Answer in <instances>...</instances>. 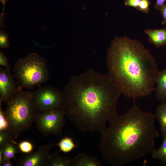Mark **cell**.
Segmentation results:
<instances>
[{"mask_svg":"<svg viewBox=\"0 0 166 166\" xmlns=\"http://www.w3.org/2000/svg\"><path fill=\"white\" fill-rule=\"evenodd\" d=\"M149 41L157 47L166 45V26L159 29H148L144 31Z\"/></svg>","mask_w":166,"mask_h":166,"instance_id":"10","label":"cell"},{"mask_svg":"<svg viewBox=\"0 0 166 166\" xmlns=\"http://www.w3.org/2000/svg\"><path fill=\"white\" fill-rule=\"evenodd\" d=\"M14 77L10 69L0 68V102H6L14 97L18 90Z\"/></svg>","mask_w":166,"mask_h":166,"instance_id":"9","label":"cell"},{"mask_svg":"<svg viewBox=\"0 0 166 166\" xmlns=\"http://www.w3.org/2000/svg\"><path fill=\"white\" fill-rule=\"evenodd\" d=\"M14 76L18 87L33 89L46 82L49 73L45 58L36 53L18 59L13 68Z\"/></svg>","mask_w":166,"mask_h":166,"instance_id":"5","label":"cell"},{"mask_svg":"<svg viewBox=\"0 0 166 166\" xmlns=\"http://www.w3.org/2000/svg\"><path fill=\"white\" fill-rule=\"evenodd\" d=\"M17 144L19 151L24 154L31 152L34 149L33 144L28 140H24Z\"/></svg>","mask_w":166,"mask_h":166,"instance_id":"18","label":"cell"},{"mask_svg":"<svg viewBox=\"0 0 166 166\" xmlns=\"http://www.w3.org/2000/svg\"><path fill=\"white\" fill-rule=\"evenodd\" d=\"M155 96L158 100L166 101V68L159 71L156 81Z\"/></svg>","mask_w":166,"mask_h":166,"instance_id":"11","label":"cell"},{"mask_svg":"<svg viewBox=\"0 0 166 166\" xmlns=\"http://www.w3.org/2000/svg\"><path fill=\"white\" fill-rule=\"evenodd\" d=\"M12 162H11L10 160H6L3 162L1 166H13Z\"/></svg>","mask_w":166,"mask_h":166,"instance_id":"27","label":"cell"},{"mask_svg":"<svg viewBox=\"0 0 166 166\" xmlns=\"http://www.w3.org/2000/svg\"><path fill=\"white\" fill-rule=\"evenodd\" d=\"M57 145L59 147L60 151L64 153L70 152L76 146L72 139L68 137L62 138L58 142Z\"/></svg>","mask_w":166,"mask_h":166,"instance_id":"17","label":"cell"},{"mask_svg":"<svg viewBox=\"0 0 166 166\" xmlns=\"http://www.w3.org/2000/svg\"><path fill=\"white\" fill-rule=\"evenodd\" d=\"M18 88L17 93L6 102L4 111L9 130L15 138L29 129L34 122L36 114L32 102L33 92Z\"/></svg>","mask_w":166,"mask_h":166,"instance_id":"4","label":"cell"},{"mask_svg":"<svg viewBox=\"0 0 166 166\" xmlns=\"http://www.w3.org/2000/svg\"><path fill=\"white\" fill-rule=\"evenodd\" d=\"M53 145L47 144L39 147L36 150L24 154L17 160L18 166H48L50 151Z\"/></svg>","mask_w":166,"mask_h":166,"instance_id":"8","label":"cell"},{"mask_svg":"<svg viewBox=\"0 0 166 166\" xmlns=\"http://www.w3.org/2000/svg\"><path fill=\"white\" fill-rule=\"evenodd\" d=\"M12 137L9 130L0 131V148H4L11 142Z\"/></svg>","mask_w":166,"mask_h":166,"instance_id":"19","label":"cell"},{"mask_svg":"<svg viewBox=\"0 0 166 166\" xmlns=\"http://www.w3.org/2000/svg\"><path fill=\"white\" fill-rule=\"evenodd\" d=\"M106 64L109 73L124 96L134 100L155 90L157 65L139 41L116 37L107 49Z\"/></svg>","mask_w":166,"mask_h":166,"instance_id":"3","label":"cell"},{"mask_svg":"<svg viewBox=\"0 0 166 166\" xmlns=\"http://www.w3.org/2000/svg\"><path fill=\"white\" fill-rule=\"evenodd\" d=\"M155 115L160 124L163 137L166 135V101L162 102L157 106Z\"/></svg>","mask_w":166,"mask_h":166,"instance_id":"13","label":"cell"},{"mask_svg":"<svg viewBox=\"0 0 166 166\" xmlns=\"http://www.w3.org/2000/svg\"><path fill=\"white\" fill-rule=\"evenodd\" d=\"M62 92L65 116L82 132L101 133L118 115L122 92L110 75L89 69L71 77Z\"/></svg>","mask_w":166,"mask_h":166,"instance_id":"1","label":"cell"},{"mask_svg":"<svg viewBox=\"0 0 166 166\" xmlns=\"http://www.w3.org/2000/svg\"><path fill=\"white\" fill-rule=\"evenodd\" d=\"M141 0H125L124 5L127 6L132 7L138 10Z\"/></svg>","mask_w":166,"mask_h":166,"instance_id":"24","label":"cell"},{"mask_svg":"<svg viewBox=\"0 0 166 166\" xmlns=\"http://www.w3.org/2000/svg\"><path fill=\"white\" fill-rule=\"evenodd\" d=\"M32 102L36 113L53 111L64 106L62 92L49 85L40 87L33 92Z\"/></svg>","mask_w":166,"mask_h":166,"instance_id":"6","label":"cell"},{"mask_svg":"<svg viewBox=\"0 0 166 166\" xmlns=\"http://www.w3.org/2000/svg\"><path fill=\"white\" fill-rule=\"evenodd\" d=\"M150 4L149 0H141L137 10L148 14Z\"/></svg>","mask_w":166,"mask_h":166,"instance_id":"22","label":"cell"},{"mask_svg":"<svg viewBox=\"0 0 166 166\" xmlns=\"http://www.w3.org/2000/svg\"><path fill=\"white\" fill-rule=\"evenodd\" d=\"M10 44L9 41V35L4 30L0 31V47L6 49L9 47Z\"/></svg>","mask_w":166,"mask_h":166,"instance_id":"21","label":"cell"},{"mask_svg":"<svg viewBox=\"0 0 166 166\" xmlns=\"http://www.w3.org/2000/svg\"><path fill=\"white\" fill-rule=\"evenodd\" d=\"M72 160L57 152L50 153L48 166H71Z\"/></svg>","mask_w":166,"mask_h":166,"instance_id":"14","label":"cell"},{"mask_svg":"<svg viewBox=\"0 0 166 166\" xmlns=\"http://www.w3.org/2000/svg\"><path fill=\"white\" fill-rule=\"evenodd\" d=\"M159 10L163 18L162 24L165 25L166 26V3L163 4Z\"/></svg>","mask_w":166,"mask_h":166,"instance_id":"25","label":"cell"},{"mask_svg":"<svg viewBox=\"0 0 166 166\" xmlns=\"http://www.w3.org/2000/svg\"><path fill=\"white\" fill-rule=\"evenodd\" d=\"M97 158L83 153H79L73 158L71 166H101Z\"/></svg>","mask_w":166,"mask_h":166,"instance_id":"12","label":"cell"},{"mask_svg":"<svg viewBox=\"0 0 166 166\" xmlns=\"http://www.w3.org/2000/svg\"><path fill=\"white\" fill-rule=\"evenodd\" d=\"M0 65L10 69L9 61L4 53L1 50L0 51Z\"/></svg>","mask_w":166,"mask_h":166,"instance_id":"23","label":"cell"},{"mask_svg":"<svg viewBox=\"0 0 166 166\" xmlns=\"http://www.w3.org/2000/svg\"><path fill=\"white\" fill-rule=\"evenodd\" d=\"M163 141L160 147L152 154L153 158L157 159L162 165L166 166V135L163 136Z\"/></svg>","mask_w":166,"mask_h":166,"instance_id":"16","label":"cell"},{"mask_svg":"<svg viewBox=\"0 0 166 166\" xmlns=\"http://www.w3.org/2000/svg\"><path fill=\"white\" fill-rule=\"evenodd\" d=\"M166 0H156L155 5L154 6V9L159 10L162 6Z\"/></svg>","mask_w":166,"mask_h":166,"instance_id":"26","label":"cell"},{"mask_svg":"<svg viewBox=\"0 0 166 166\" xmlns=\"http://www.w3.org/2000/svg\"><path fill=\"white\" fill-rule=\"evenodd\" d=\"M0 1L2 2L3 5V8L2 10V12L1 14H4V7L6 2L7 0H0Z\"/></svg>","mask_w":166,"mask_h":166,"instance_id":"28","label":"cell"},{"mask_svg":"<svg viewBox=\"0 0 166 166\" xmlns=\"http://www.w3.org/2000/svg\"><path fill=\"white\" fill-rule=\"evenodd\" d=\"M0 103V131L9 130V124Z\"/></svg>","mask_w":166,"mask_h":166,"instance_id":"20","label":"cell"},{"mask_svg":"<svg viewBox=\"0 0 166 166\" xmlns=\"http://www.w3.org/2000/svg\"><path fill=\"white\" fill-rule=\"evenodd\" d=\"M64 106L53 111L36 113L34 122L38 130L45 137L58 136L66 123Z\"/></svg>","mask_w":166,"mask_h":166,"instance_id":"7","label":"cell"},{"mask_svg":"<svg viewBox=\"0 0 166 166\" xmlns=\"http://www.w3.org/2000/svg\"><path fill=\"white\" fill-rule=\"evenodd\" d=\"M155 115L142 111L135 100L125 114L118 115L101 133L99 151L103 160L113 166H123L155 149L159 136L155 126Z\"/></svg>","mask_w":166,"mask_h":166,"instance_id":"2","label":"cell"},{"mask_svg":"<svg viewBox=\"0 0 166 166\" xmlns=\"http://www.w3.org/2000/svg\"><path fill=\"white\" fill-rule=\"evenodd\" d=\"M18 151L17 143L12 140L11 142L5 146L3 149L2 163L6 160H10L12 158L17 160L15 158V155Z\"/></svg>","mask_w":166,"mask_h":166,"instance_id":"15","label":"cell"}]
</instances>
